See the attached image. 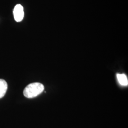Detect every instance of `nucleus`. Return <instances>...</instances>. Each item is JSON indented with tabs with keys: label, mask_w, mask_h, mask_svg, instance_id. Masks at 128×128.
Wrapping results in <instances>:
<instances>
[{
	"label": "nucleus",
	"mask_w": 128,
	"mask_h": 128,
	"mask_svg": "<svg viewBox=\"0 0 128 128\" xmlns=\"http://www.w3.org/2000/svg\"><path fill=\"white\" fill-rule=\"evenodd\" d=\"M44 90V86L42 84L33 82L25 87L23 91V94L28 98H33L40 95Z\"/></svg>",
	"instance_id": "f257e3e1"
},
{
	"label": "nucleus",
	"mask_w": 128,
	"mask_h": 128,
	"mask_svg": "<svg viewBox=\"0 0 128 128\" xmlns=\"http://www.w3.org/2000/svg\"><path fill=\"white\" fill-rule=\"evenodd\" d=\"M14 19L17 22H21L24 17V11L23 7L20 4L15 6L14 10Z\"/></svg>",
	"instance_id": "f03ea898"
},
{
	"label": "nucleus",
	"mask_w": 128,
	"mask_h": 128,
	"mask_svg": "<svg viewBox=\"0 0 128 128\" xmlns=\"http://www.w3.org/2000/svg\"><path fill=\"white\" fill-rule=\"evenodd\" d=\"M8 88L7 82L4 79H0V99L4 96Z\"/></svg>",
	"instance_id": "7ed1b4c3"
},
{
	"label": "nucleus",
	"mask_w": 128,
	"mask_h": 128,
	"mask_svg": "<svg viewBox=\"0 0 128 128\" xmlns=\"http://www.w3.org/2000/svg\"><path fill=\"white\" fill-rule=\"evenodd\" d=\"M117 78L118 80L119 83L121 85L124 86H128V78L125 74H117Z\"/></svg>",
	"instance_id": "20e7f679"
}]
</instances>
